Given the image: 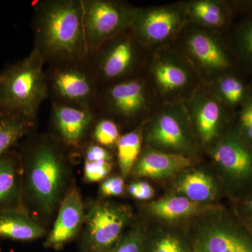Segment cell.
<instances>
[{"label": "cell", "instance_id": "cell-1", "mask_svg": "<svg viewBox=\"0 0 252 252\" xmlns=\"http://www.w3.org/2000/svg\"><path fill=\"white\" fill-rule=\"evenodd\" d=\"M46 95L40 53L28 57L0 73V109L32 119Z\"/></svg>", "mask_w": 252, "mask_h": 252}, {"label": "cell", "instance_id": "cell-2", "mask_svg": "<svg viewBox=\"0 0 252 252\" xmlns=\"http://www.w3.org/2000/svg\"><path fill=\"white\" fill-rule=\"evenodd\" d=\"M82 4L74 1L51 3L41 18L43 45L53 56L71 58L79 54L84 43Z\"/></svg>", "mask_w": 252, "mask_h": 252}, {"label": "cell", "instance_id": "cell-3", "mask_svg": "<svg viewBox=\"0 0 252 252\" xmlns=\"http://www.w3.org/2000/svg\"><path fill=\"white\" fill-rule=\"evenodd\" d=\"M149 72L157 92L166 103L185 102L202 85L188 60L169 46L157 49Z\"/></svg>", "mask_w": 252, "mask_h": 252}, {"label": "cell", "instance_id": "cell-4", "mask_svg": "<svg viewBox=\"0 0 252 252\" xmlns=\"http://www.w3.org/2000/svg\"><path fill=\"white\" fill-rule=\"evenodd\" d=\"M144 127L150 148L192 157L196 140L183 102L165 104Z\"/></svg>", "mask_w": 252, "mask_h": 252}, {"label": "cell", "instance_id": "cell-5", "mask_svg": "<svg viewBox=\"0 0 252 252\" xmlns=\"http://www.w3.org/2000/svg\"><path fill=\"white\" fill-rule=\"evenodd\" d=\"M132 217L129 207L109 203H96L85 215L82 252H112L122 238Z\"/></svg>", "mask_w": 252, "mask_h": 252}, {"label": "cell", "instance_id": "cell-6", "mask_svg": "<svg viewBox=\"0 0 252 252\" xmlns=\"http://www.w3.org/2000/svg\"><path fill=\"white\" fill-rule=\"evenodd\" d=\"M209 30L192 27L186 32L182 41L184 56L207 85L224 75L230 64L220 38Z\"/></svg>", "mask_w": 252, "mask_h": 252}, {"label": "cell", "instance_id": "cell-7", "mask_svg": "<svg viewBox=\"0 0 252 252\" xmlns=\"http://www.w3.org/2000/svg\"><path fill=\"white\" fill-rule=\"evenodd\" d=\"M63 166L55 151L49 146L36 149L28 173V187L42 211L51 214L59 201L63 185Z\"/></svg>", "mask_w": 252, "mask_h": 252}, {"label": "cell", "instance_id": "cell-8", "mask_svg": "<svg viewBox=\"0 0 252 252\" xmlns=\"http://www.w3.org/2000/svg\"><path fill=\"white\" fill-rule=\"evenodd\" d=\"M187 23L182 5H166L135 11L132 27L139 40L158 49L168 46Z\"/></svg>", "mask_w": 252, "mask_h": 252}, {"label": "cell", "instance_id": "cell-9", "mask_svg": "<svg viewBox=\"0 0 252 252\" xmlns=\"http://www.w3.org/2000/svg\"><path fill=\"white\" fill-rule=\"evenodd\" d=\"M84 34L90 45L104 41L132 27L135 11L112 1H87L82 4Z\"/></svg>", "mask_w": 252, "mask_h": 252}, {"label": "cell", "instance_id": "cell-10", "mask_svg": "<svg viewBox=\"0 0 252 252\" xmlns=\"http://www.w3.org/2000/svg\"><path fill=\"white\" fill-rule=\"evenodd\" d=\"M183 104L195 140L203 145L216 143L224 123V107L209 86L202 84Z\"/></svg>", "mask_w": 252, "mask_h": 252}, {"label": "cell", "instance_id": "cell-11", "mask_svg": "<svg viewBox=\"0 0 252 252\" xmlns=\"http://www.w3.org/2000/svg\"><path fill=\"white\" fill-rule=\"evenodd\" d=\"M214 162L227 180L244 183L252 177V150L248 142L236 134L220 137L210 151Z\"/></svg>", "mask_w": 252, "mask_h": 252}, {"label": "cell", "instance_id": "cell-12", "mask_svg": "<svg viewBox=\"0 0 252 252\" xmlns=\"http://www.w3.org/2000/svg\"><path fill=\"white\" fill-rule=\"evenodd\" d=\"M193 252H252V238L235 223L219 220L200 230Z\"/></svg>", "mask_w": 252, "mask_h": 252}, {"label": "cell", "instance_id": "cell-13", "mask_svg": "<svg viewBox=\"0 0 252 252\" xmlns=\"http://www.w3.org/2000/svg\"><path fill=\"white\" fill-rule=\"evenodd\" d=\"M85 220L84 205L77 189L68 190L63 198L54 228L45 243L47 248L60 249L77 234Z\"/></svg>", "mask_w": 252, "mask_h": 252}, {"label": "cell", "instance_id": "cell-14", "mask_svg": "<svg viewBox=\"0 0 252 252\" xmlns=\"http://www.w3.org/2000/svg\"><path fill=\"white\" fill-rule=\"evenodd\" d=\"M193 162L192 157L167 153L148 147L140 154L132 170L137 177L164 180L187 170Z\"/></svg>", "mask_w": 252, "mask_h": 252}, {"label": "cell", "instance_id": "cell-15", "mask_svg": "<svg viewBox=\"0 0 252 252\" xmlns=\"http://www.w3.org/2000/svg\"><path fill=\"white\" fill-rule=\"evenodd\" d=\"M109 98L113 109L126 118L135 117L148 107L147 87L140 79L116 84L109 91Z\"/></svg>", "mask_w": 252, "mask_h": 252}, {"label": "cell", "instance_id": "cell-16", "mask_svg": "<svg viewBox=\"0 0 252 252\" xmlns=\"http://www.w3.org/2000/svg\"><path fill=\"white\" fill-rule=\"evenodd\" d=\"M45 230L21 207L0 210V238L32 241L40 238Z\"/></svg>", "mask_w": 252, "mask_h": 252}, {"label": "cell", "instance_id": "cell-17", "mask_svg": "<svg viewBox=\"0 0 252 252\" xmlns=\"http://www.w3.org/2000/svg\"><path fill=\"white\" fill-rule=\"evenodd\" d=\"M174 184L179 195L196 203L207 204L218 194L217 182L211 175L201 170H186Z\"/></svg>", "mask_w": 252, "mask_h": 252}, {"label": "cell", "instance_id": "cell-18", "mask_svg": "<svg viewBox=\"0 0 252 252\" xmlns=\"http://www.w3.org/2000/svg\"><path fill=\"white\" fill-rule=\"evenodd\" d=\"M148 208L154 217L172 221L203 213L212 207L207 204L192 201L182 195H172L152 202Z\"/></svg>", "mask_w": 252, "mask_h": 252}, {"label": "cell", "instance_id": "cell-19", "mask_svg": "<svg viewBox=\"0 0 252 252\" xmlns=\"http://www.w3.org/2000/svg\"><path fill=\"white\" fill-rule=\"evenodd\" d=\"M188 22L195 26L215 30L223 27L226 23V9L223 3L215 0H195L181 4Z\"/></svg>", "mask_w": 252, "mask_h": 252}, {"label": "cell", "instance_id": "cell-20", "mask_svg": "<svg viewBox=\"0 0 252 252\" xmlns=\"http://www.w3.org/2000/svg\"><path fill=\"white\" fill-rule=\"evenodd\" d=\"M54 117L63 141L72 146L81 142L91 120L89 112L67 106L56 107Z\"/></svg>", "mask_w": 252, "mask_h": 252}, {"label": "cell", "instance_id": "cell-21", "mask_svg": "<svg viewBox=\"0 0 252 252\" xmlns=\"http://www.w3.org/2000/svg\"><path fill=\"white\" fill-rule=\"evenodd\" d=\"M135 48L127 38L116 41L110 46L102 63V72L107 79L120 77L130 70L135 60Z\"/></svg>", "mask_w": 252, "mask_h": 252}, {"label": "cell", "instance_id": "cell-22", "mask_svg": "<svg viewBox=\"0 0 252 252\" xmlns=\"http://www.w3.org/2000/svg\"><path fill=\"white\" fill-rule=\"evenodd\" d=\"M31 119L0 109V158L31 130Z\"/></svg>", "mask_w": 252, "mask_h": 252}, {"label": "cell", "instance_id": "cell-23", "mask_svg": "<svg viewBox=\"0 0 252 252\" xmlns=\"http://www.w3.org/2000/svg\"><path fill=\"white\" fill-rule=\"evenodd\" d=\"M55 88L61 95L72 101H82L89 97L91 86L82 73L66 69L56 74Z\"/></svg>", "mask_w": 252, "mask_h": 252}, {"label": "cell", "instance_id": "cell-24", "mask_svg": "<svg viewBox=\"0 0 252 252\" xmlns=\"http://www.w3.org/2000/svg\"><path fill=\"white\" fill-rule=\"evenodd\" d=\"M143 124L135 130L122 136L117 142L118 159L121 172L127 177L133 170L140 155L144 137Z\"/></svg>", "mask_w": 252, "mask_h": 252}, {"label": "cell", "instance_id": "cell-25", "mask_svg": "<svg viewBox=\"0 0 252 252\" xmlns=\"http://www.w3.org/2000/svg\"><path fill=\"white\" fill-rule=\"evenodd\" d=\"M18 195L17 165L9 153L0 158V210L13 208Z\"/></svg>", "mask_w": 252, "mask_h": 252}, {"label": "cell", "instance_id": "cell-26", "mask_svg": "<svg viewBox=\"0 0 252 252\" xmlns=\"http://www.w3.org/2000/svg\"><path fill=\"white\" fill-rule=\"evenodd\" d=\"M223 105L234 107L245 98V86L238 78L224 74L207 85Z\"/></svg>", "mask_w": 252, "mask_h": 252}, {"label": "cell", "instance_id": "cell-27", "mask_svg": "<svg viewBox=\"0 0 252 252\" xmlns=\"http://www.w3.org/2000/svg\"><path fill=\"white\" fill-rule=\"evenodd\" d=\"M144 252H188L183 240L174 233L162 232L154 236Z\"/></svg>", "mask_w": 252, "mask_h": 252}, {"label": "cell", "instance_id": "cell-28", "mask_svg": "<svg viewBox=\"0 0 252 252\" xmlns=\"http://www.w3.org/2000/svg\"><path fill=\"white\" fill-rule=\"evenodd\" d=\"M145 243V235L141 227H133L122 236L112 252H144Z\"/></svg>", "mask_w": 252, "mask_h": 252}, {"label": "cell", "instance_id": "cell-29", "mask_svg": "<svg viewBox=\"0 0 252 252\" xmlns=\"http://www.w3.org/2000/svg\"><path fill=\"white\" fill-rule=\"evenodd\" d=\"M95 140L104 147H112L117 144L120 138L119 128L112 121H101L96 126L94 131Z\"/></svg>", "mask_w": 252, "mask_h": 252}, {"label": "cell", "instance_id": "cell-30", "mask_svg": "<svg viewBox=\"0 0 252 252\" xmlns=\"http://www.w3.org/2000/svg\"><path fill=\"white\" fill-rule=\"evenodd\" d=\"M112 168L111 161H86L84 165V179L94 183L104 181Z\"/></svg>", "mask_w": 252, "mask_h": 252}, {"label": "cell", "instance_id": "cell-31", "mask_svg": "<svg viewBox=\"0 0 252 252\" xmlns=\"http://www.w3.org/2000/svg\"><path fill=\"white\" fill-rule=\"evenodd\" d=\"M240 124L243 138L252 143V97L244 104L240 113Z\"/></svg>", "mask_w": 252, "mask_h": 252}, {"label": "cell", "instance_id": "cell-32", "mask_svg": "<svg viewBox=\"0 0 252 252\" xmlns=\"http://www.w3.org/2000/svg\"><path fill=\"white\" fill-rule=\"evenodd\" d=\"M100 193L106 197L119 196L124 192V180L122 177L106 178L100 186Z\"/></svg>", "mask_w": 252, "mask_h": 252}, {"label": "cell", "instance_id": "cell-33", "mask_svg": "<svg viewBox=\"0 0 252 252\" xmlns=\"http://www.w3.org/2000/svg\"><path fill=\"white\" fill-rule=\"evenodd\" d=\"M129 193L139 200H147L154 195L153 187L146 182H134L128 187Z\"/></svg>", "mask_w": 252, "mask_h": 252}, {"label": "cell", "instance_id": "cell-34", "mask_svg": "<svg viewBox=\"0 0 252 252\" xmlns=\"http://www.w3.org/2000/svg\"><path fill=\"white\" fill-rule=\"evenodd\" d=\"M239 44L244 54L252 62V21L245 25L240 31Z\"/></svg>", "mask_w": 252, "mask_h": 252}, {"label": "cell", "instance_id": "cell-35", "mask_svg": "<svg viewBox=\"0 0 252 252\" xmlns=\"http://www.w3.org/2000/svg\"><path fill=\"white\" fill-rule=\"evenodd\" d=\"M111 159L108 151L99 146H90L86 152V161H111Z\"/></svg>", "mask_w": 252, "mask_h": 252}, {"label": "cell", "instance_id": "cell-36", "mask_svg": "<svg viewBox=\"0 0 252 252\" xmlns=\"http://www.w3.org/2000/svg\"><path fill=\"white\" fill-rule=\"evenodd\" d=\"M245 208L248 213L252 215V198L245 203Z\"/></svg>", "mask_w": 252, "mask_h": 252}, {"label": "cell", "instance_id": "cell-37", "mask_svg": "<svg viewBox=\"0 0 252 252\" xmlns=\"http://www.w3.org/2000/svg\"><path fill=\"white\" fill-rule=\"evenodd\" d=\"M250 225H251V227L252 228V220H250Z\"/></svg>", "mask_w": 252, "mask_h": 252}]
</instances>
